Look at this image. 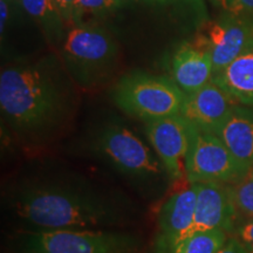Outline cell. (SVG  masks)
Returning a JSON list of instances; mask_svg holds the SVG:
<instances>
[{
	"mask_svg": "<svg viewBox=\"0 0 253 253\" xmlns=\"http://www.w3.org/2000/svg\"><path fill=\"white\" fill-rule=\"evenodd\" d=\"M230 186L238 218L243 216L244 220L253 219V169L242 181Z\"/></svg>",
	"mask_w": 253,
	"mask_h": 253,
	"instance_id": "cell-18",
	"label": "cell"
},
{
	"mask_svg": "<svg viewBox=\"0 0 253 253\" xmlns=\"http://www.w3.org/2000/svg\"><path fill=\"white\" fill-rule=\"evenodd\" d=\"M235 236L243 243L250 253H253V219L244 220L242 224L237 225Z\"/></svg>",
	"mask_w": 253,
	"mask_h": 253,
	"instance_id": "cell-22",
	"label": "cell"
},
{
	"mask_svg": "<svg viewBox=\"0 0 253 253\" xmlns=\"http://www.w3.org/2000/svg\"><path fill=\"white\" fill-rule=\"evenodd\" d=\"M2 118L24 141L36 143L71 119L74 99L71 86L53 63L6 67L0 74Z\"/></svg>",
	"mask_w": 253,
	"mask_h": 253,
	"instance_id": "cell-1",
	"label": "cell"
},
{
	"mask_svg": "<svg viewBox=\"0 0 253 253\" xmlns=\"http://www.w3.org/2000/svg\"><path fill=\"white\" fill-rule=\"evenodd\" d=\"M213 132L194 126L191 145L185 160V178L190 184L219 182L236 184L250 172Z\"/></svg>",
	"mask_w": 253,
	"mask_h": 253,
	"instance_id": "cell-7",
	"label": "cell"
},
{
	"mask_svg": "<svg viewBox=\"0 0 253 253\" xmlns=\"http://www.w3.org/2000/svg\"><path fill=\"white\" fill-rule=\"evenodd\" d=\"M134 1H144L150 2V4H170V2H176L179 0H134Z\"/></svg>",
	"mask_w": 253,
	"mask_h": 253,
	"instance_id": "cell-26",
	"label": "cell"
},
{
	"mask_svg": "<svg viewBox=\"0 0 253 253\" xmlns=\"http://www.w3.org/2000/svg\"><path fill=\"white\" fill-rule=\"evenodd\" d=\"M214 134L240 163L253 169V107L237 104Z\"/></svg>",
	"mask_w": 253,
	"mask_h": 253,
	"instance_id": "cell-14",
	"label": "cell"
},
{
	"mask_svg": "<svg viewBox=\"0 0 253 253\" xmlns=\"http://www.w3.org/2000/svg\"><path fill=\"white\" fill-rule=\"evenodd\" d=\"M9 5L11 4L5 0H0V32H1V36H4V31L9 18Z\"/></svg>",
	"mask_w": 253,
	"mask_h": 253,
	"instance_id": "cell-24",
	"label": "cell"
},
{
	"mask_svg": "<svg viewBox=\"0 0 253 253\" xmlns=\"http://www.w3.org/2000/svg\"><path fill=\"white\" fill-rule=\"evenodd\" d=\"M60 50L72 78L89 87L108 77L118 60L119 46L99 25H80L67 31Z\"/></svg>",
	"mask_w": 253,
	"mask_h": 253,
	"instance_id": "cell-3",
	"label": "cell"
},
{
	"mask_svg": "<svg viewBox=\"0 0 253 253\" xmlns=\"http://www.w3.org/2000/svg\"><path fill=\"white\" fill-rule=\"evenodd\" d=\"M107 4L110 7V9H116L119 7H121V6H125L126 4H129L130 1H134V0H106Z\"/></svg>",
	"mask_w": 253,
	"mask_h": 253,
	"instance_id": "cell-25",
	"label": "cell"
},
{
	"mask_svg": "<svg viewBox=\"0 0 253 253\" xmlns=\"http://www.w3.org/2000/svg\"><path fill=\"white\" fill-rule=\"evenodd\" d=\"M24 11L39 25L54 45H61L68 28L54 0H20Z\"/></svg>",
	"mask_w": 253,
	"mask_h": 253,
	"instance_id": "cell-16",
	"label": "cell"
},
{
	"mask_svg": "<svg viewBox=\"0 0 253 253\" xmlns=\"http://www.w3.org/2000/svg\"><path fill=\"white\" fill-rule=\"evenodd\" d=\"M224 12L253 19V0H214Z\"/></svg>",
	"mask_w": 253,
	"mask_h": 253,
	"instance_id": "cell-20",
	"label": "cell"
},
{
	"mask_svg": "<svg viewBox=\"0 0 253 253\" xmlns=\"http://www.w3.org/2000/svg\"><path fill=\"white\" fill-rule=\"evenodd\" d=\"M238 104L213 80L195 93L185 95L181 115L199 130L216 132Z\"/></svg>",
	"mask_w": 253,
	"mask_h": 253,
	"instance_id": "cell-12",
	"label": "cell"
},
{
	"mask_svg": "<svg viewBox=\"0 0 253 253\" xmlns=\"http://www.w3.org/2000/svg\"><path fill=\"white\" fill-rule=\"evenodd\" d=\"M196 186V209L192 232L223 230L235 233L238 220L230 184L219 182L194 183ZM189 233V235H190Z\"/></svg>",
	"mask_w": 253,
	"mask_h": 253,
	"instance_id": "cell-10",
	"label": "cell"
},
{
	"mask_svg": "<svg viewBox=\"0 0 253 253\" xmlns=\"http://www.w3.org/2000/svg\"><path fill=\"white\" fill-rule=\"evenodd\" d=\"M54 1L68 30L74 27L77 25L75 17H77L78 0H54Z\"/></svg>",
	"mask_w": 253,
	"mask_h": 253,
	"instance_id": "cell-21",
	"label": "cell"
},
{
	"mask_svg": "<svg viewBox=\"0 0 253 253\" xmlns=\"http://www.w3.org/2000/svg\"><path fill=\"white\" fill-rule=\"evenodd\" d=\"M113 96L120 109L145 122L181 114L185 99V94L171 79L145 73L122 78Z\"/></svg>",
	"mask_w": 253,
	"mask_h": 253,
	"instance_id": "cell-4",
	"label": "cell"
},
{
	"mask_svg": "<svg viewBox=\"0 0 253 253\" xmlns=\"http://www.w3.org/2000/svg\"><path fill=\"white\" fill-rule=\"evenodd\" d=\"M18 218L38 231L101 230L125 220L112 199L71 186H32L21 190L13 203Z\"/></svg>",
	"mask_w": 253,
	"mask_h": 253,
	"instance_id": "cell-2",
	"label": "cell"
},
{
	"mask_svg": "<svg viewBox=\"0 0 253 253\" xmlns=\"http://www.w3.org/2000/svg\"><path fill=\"white\" fill-rule=\"evenodd\" d=\"M196 186L170 196L160 208L153 253H172L173 249L191 231L196 209Z\"/></svg>",
	"mask_w": 253,
	"mask_h": 253,
	"instance_id": "cell-11",
	"label": "cell"
},
{
	"mask_svg": "<svg viewBox=\"0 0 253 253\" xmlns=\"http://www.w3.org/2000/svg\"><path fill=\"white\" fill-rule=\"evenodd\" d=\"M218 253H250V252L236 236H232V237H229L226 244L221 248V250Z\"/></svg>",
	"mask_w": 253,
	"mask_h": 253,
	"instance_id": "cell-23",
	"label": "cell"
},
{
	"mask_svg": "<svg viewBox=\"0 0 253 253\" xmlns=\"http://www.w3.org/2000/svg\"><path fill=\"white\" fill-rule=\"evenodd\" d=\"M212 80L236 102L253 107V40L238 58L213 75Z\"/></svg>",
	"mask_w": 253,
	"mask_h": 253,
	"instance_id": "cell-15",
	"label": "cell"
},
{
	"mask_svg": "<svg viewBox=\"0 0 253 253\" xmlns=\"http://www.w3.org/2000/svg\"><path fill=\"white\" fill-rule=\"evenodd\" d=\"M145 134L169 181H179L185 176V160L191 145L194 126L177 114L145 122Z\"/></svg>",
	"mask_w": 253,
	"mask_h": 253,
	"instance_id": "cell-9",
	"label": "cell"
},
{
	"mask_svg": "<svg viewBox=\"0 0 253 253\" xmlns=\"http://www.w3.org/2000/svg\"><path fill=\"white\" fill-rule=\"evenodd\" d=\"M213 79V63L210 55L185 42L176 50L171 60V80L185 95L195 93Z\"/></svg>",
	"mask_w": 253,
	"mask_h": 253,
	"instance_id": "cell-13",
	"label": "cell"
},
{
	"mask_svg": "<svg viewBox=\"0 0 253 253\" xmlns=\"http://www.w3.org/2000/svg\"><path fill=\"white\" fill-rule=\"evenodd\" d=\"M5 1L9 2V4H12V2H13V1H19V2H20V0H5Z\"/></svg>",
	"mask_w": 253,
	"mask_h": 253,
	"instance_id": "cell-27",
	"label": "cell"
},
{
	"mask_svg": "<svg viewBox=\"0 0 253 253\" xmlns=\"http://www.w3.org/2000/svg\"><path fill=\"white\" fill-rule=\"evenodd\" d=\"M141 239L126 231L55 230L30 232L24 253H140Z\"/></svg>",
	"mask_w": 253,
	"mask_h": 253,
	"instance_id": "cell-5",
	"label": "cell"
},
{
	"mask_svg": "<svg viewBox=\"0 0 253 253\" xmlns=\"http://www.w3.org/2000/svg\"><path fill=\"white\" fill-rule=\"evenodd\" d=\"M227 239L229 236L223 230L192 232L176 245L172 253H218Z\"/></svg>",
	"mask_w": 253,
	"mask_h": 253,
	"instance_id": "cell-17",
	"label": "cell"
},
{
	"mask_svg": "<svg viewBox=\"0 0 253 253\" xmlns=\"http://www.w3.org/2000/svg\"><path fill=\"white\" fill-rule=\"evenodd\" d=\"M253 40V19L226 13L202 25L192 45L210 55L213 75L225 69Z\"/></svg>",
	"mask_w": 253,
	"mask_h": 253,
	"instance_id": "cell-8",
	"label": "cell"
},
{
	"mask_svg": "<svg viewBox=\"0 0 253 253\" xmlns=\"http://www.w3.org/2000/svg\"><path fill=\"white\" fill-rule=\"evenodd\" d=\"M112 11L106 0H78L75 26L94 25V19L103 17Z\"/></svg>",
	"mask_w": 253,
	"mask_h": 253,
	"instance_id": "cell-19",
	"label": "cell"
},
{
	"mask_svg": "<svg viewBox=\"0 0 253 253\" xmlns=\"http://www.w3.org/2000/svg\"><path fill=\"white\" fill-rule=\"evenodd\" d=\"M94 148L119 172L135 179H155L166 172L158 157L123 126H102L95 136Z\"/></svg>",
	"mask_w": 253,
	"mask_h": 253,
	"instance_id": "cell-6",
	"label": "cell"
}]
</instances>
